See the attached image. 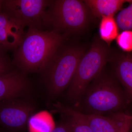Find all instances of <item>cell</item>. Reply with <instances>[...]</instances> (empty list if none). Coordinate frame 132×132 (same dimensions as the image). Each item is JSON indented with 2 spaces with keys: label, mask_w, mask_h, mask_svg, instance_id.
<instances>
[{
  "label": "cell",
  "mask_w": 132,
  "mask_h": 132,
  "mask_svg": "<svg viewBox=\"0 0 132 132\" xmlns=\"http://www.w3.org/2000/svg\"><path fill=\"white\" fill-rule=\"evenodd\" d=\"M26 27L0 12V46L7 51L19 46L26 31Z\"/></svg>",
  "instance_id": "cell-10"
},
{
  "label": "cell",
  "mask_w": 132,
  "mask_h": 132,
  "mask_svg": "<svg viewBox=\"0 0 132 132\" xmlns=\"http://www.w3.org/2000/svg\"><path fill=\"white\" fill-rule=\"evenodd\" d=\"M50 132H71V131L67 121L65 120L58 123Z\"/></svg>",
  "instance_id": "cell-18"
},
{
  "label": "cell",
  "mask_w": 132,
  "mask_h": 132,
  "mask_svg": "<svg viewBox=\"0 0 132 132\" xmlns=\"http://www.w3.org/2000/svg\"><path fill=\"white\" fill-rule=\"evenodd\" d=\"M114 71L128 99L132 101V58L125 56L119 59L114 66Z\"/></svg>",
  "instance_id": "cell-12"
},
{
  "label": "cell",
  "mask_w": 132,
  "mask_h": 132,
  "mask_svg": "<svg viewBox=\"0 0 132 132\" xmlns=\"http://www.w3.org/2000/svg\"><path fill=\"white\" fill-rule=\"evenodd\" d=\"M89 10L83 1H51L43 19L44 30L69 36L79 34L88 25Z\"/></svg>",
  "instance_id": "cell-3"
},
{
  "label": "cell",
  "mask_w": 132,
  "mask_h": 132,
  "mask_svg": "<svg viewBox=\"0 0 132 132\" xmlns=\"http://www.w3.org/2000/svg\"><path fill=\"white\" fill-rule=\"evenodd\" d=\"M104 42L95 41L81 58L67 93L72 103L80 104L88 85L103 71L109 57L108 47Z\"/></svg>",
  "instance_id": "cell-5"
},
{
  "label": "cell",
  "mask_w": 132,
  "mask_h": 132,
  "mask_svg": "<svg viewBox=\"0 0 132 132\" xmlns=\"http://www.w3.org/2000/svg\"><path fill=\"white\" fill-rule=\"evenodd\" d=\"M94 16L99 18L114 16L127 3L132 0H85L83 1Z\"/></svg>",
  "instance_id": "cell-11"
},
{
  "label": "cell",
  "mask_w": 132,
  "mask_h": 132,
  "mask_svg": "<svg viewBox=\"0 0 132 132\" xmlns=\"http://www.w3.org/2000/svg\"><path fill=\"white\" fill-rule=\"evenodd\" d=\"M119 27L114 16H103L99 26V34L101 39L108 46L118 36Z\"/></svg>",
  "instance_id": "cell-14"
},
{
  "label": "cell",
  "mask_w": 132,
  "mask_h": 132,
  "mask_svg": "<svg viewBox=\"0 0 132 132\" xmlns=\"http://www.w3.org/2000/svg\"><path fill=\"white\" fill-rule=\"evenodd\" d=\"M49 0H0V12L26 27L44 30L43 19Z\"/></svg>",
  "instance_id": "cell-6"
},
{
  "label": "cell",
  "mask_w": 132,
  "mask_h": 132,
  "mask_svg": "<svg viewBox=\"0 0 132 132\" xmlns=\"http://www.w3.org/2000/svg\"><path fill=\"white\" fill-rule=\"evenodd\" d=\"M70 36L29 27L14 50L12 63L27 74L40 73L50 58Z\"/></svg>",
  "instance_id": "cell-1"
},
{
  "label": "cell",
  "mask_w": 132,
  "mask_h": 132,
  "mask_svg": "<svg viewBox=\"0 0 132 132\" xmlns=\"http://www.w3.org/2000/svg\"><path fill=\"white\" fill-rule=\"evenodd\" d=\"M0 132H10L7 130H5L4 128L0 126Z\"/></svg>",
  "instance_id": "cell-21"
},
{
  "label": "cell",
  "mask_w": 132,
  "mask_h": 132,
  "mask_svg": "<svg viewBox=\"0 0 132 132\" xmlns=\"http://www.w3.org/2000/svg\"><path fill=\"white\" fill-rule=\"evenodd\" d=\"M26 75L16 68L0 75V102L19 98L29 93L31 84Z\"/></svg>",
  "instance_id": "cell-8"
},
{
  "label": "cell",
  "mask_w": 132,
  "mask_h": 132,
  "mask_svg": "<svg viewBox=\"0 0 132 132\" xmlns=\"http://www.w3.org/2000/svg\"><path fill=\"white\" fill-rule=\"evenodd\" d=\"M7 52L6 50L0 46V60L8 57L6 54Z\"/></svg>",
  "instance_id": "cell-20"
},
{
  "label": "cell",
  "mask_w": 132,
  "mask_h": 132,
  "mask_svg": "<svg viewBox=\"0 0 132 132\" xmlns=\"http://www.w3.org/2000/svg\"><path fill=\"white\" fill-rule=\"evenodd\" d=\"M118 46L124 52H132V31H123L118 35L116 39Z\"/></svg>",
  "instance_id": "cell-16"
},
{
  "label": "cell",
  "mask_w": 132,
  "mask_h": 132,
  "mask_svg": "<svg viewBox=\"0 0 132 132\" xmlns=\"http://www.w3.org/2000/svg\"><path fill=\"white\" fill-rule=\"evenodd\" d=\"M132 121V118L128 121L120 132H129V130Z\"/></svg>",
  "instance_id": "cell-19"
},
{
  "label": "cell",
  "mask_w": 132,
  "mask_h": 132,
  "mask_svg": "<svg viewBox=\"0 0 132 132\" xmlns=\"http://www.w3.org/2000/svg\"><path fill=\"white\" fill-rule=\"evenodd\" d=\"M55 111L65 114L71 132H93L90 126L79 115L78 110L73 108L58 103L55 105Z\"/></svg>",
  "instance_id": "cell-13"
},
{
  "label": "cell",
  "mask_w": 132,
  "mask_h": 132,
  "mask_svg": "<svg viewBox=\"0 0 132 132\" xmlns=\"http://www.w3.org/2000/svg\"><path fill=\"white\" fill-rule=\"evenodd\" d=\"M118 27L123 31H132V3L121 10L116 19Z\"/></svg>",
  "instance_id": "cell-15"
},
{
  "label": "cell",
  "mask_w": 132,
  "mask_h": 132,
  "mask_svg": "<svg viewBox=\"0 0 132 132\" xmlns=\"http://www.w3.org/2000/svg\"><path fill=\"white\" fill-rule=\"evenodd\" d=\"M15 68L8 57L0 60V75L9 72Z\"/></svg>",
  "instance_id": "cell-17"
},
{
  "label": "cell",
  "mask_w": 132,
  "mask_h": 132,
  "mask_svg": "<svg viewBox=\"0 0 132 132\" xmlns=\"http://www.w3.org/2000/svg\"><path fill=\"white\" fill-rule=\"evenodd\" d=\"M35 111L34 105L19 98L0 102V126L10 132L23 130Z\"/></svg>",
  "instance_id": "cell-7"
},
{
  "label": "cell",
  "mask_w": 132,
  "mask_h": 132,
  "mask_svg": "<svg viewBox=\"0 0 132 132\" xmlns=\"http://www.w3.org/2000/svg\"><path fill=\"white\" fill-rule=\"evenodd\" d=\"M128 102L117 81L102 71L88 85L80 103L82 113L104 115L121 112Z\"/></svg>",
  "instance_id": "cell-2"
},
{
  "label": "cell",
  "mask_w": 132,
  "mask_h": 132,
  "mask_svg": "<svg viewBox=\"0 0 132 132\" xmlns=\"http://www.w3.org/2000/svg\"><path fill=\"white\" fill-rule=\"evenodd\" d=\"M63 44L40 73L48 92L53 97L58 96L68 87L85 53L81 47L73 45L62 47Z\"/></svg>",
  "instance_id": "cell-4"
},
{
  "label": "cell",
  "mask_w": 132,
  "mask_h": 132,
  "mask_svg": "<svg viewBox=\"0 0 132 132\" xmlns=\"http://www.w3.org/2000/svg\"><path fill=\"white\" fill-rule=\"evenodd\" d=\"M79 115L87 123L93 132H120L132 116L122 112L108 116L99 114H87L78 111Z\"/></svg>",
  "instance_id": "cell-9"
}]
</instances>
